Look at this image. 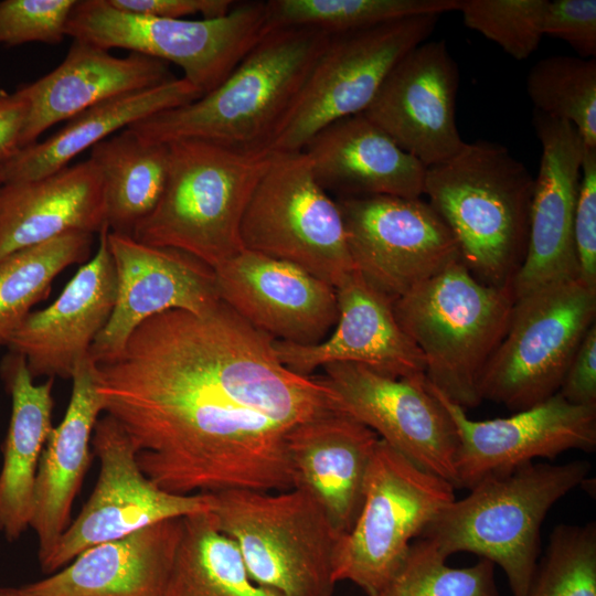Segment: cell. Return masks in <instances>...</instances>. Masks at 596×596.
Returning a JSON list of instances; mask_svg holds the SVG:
<instances>
[{
	"instance_id": "1",
	"label": "cell",
	"mask_w": 596,
	"mask_h": 596,
	"mask_svg": "<svg viewBox=\"0 0 596 596\" xmlns=\"http://www.w3.org/2000/svg\"><path fill=\"white\" fill-rule=\"evenodd\" d=\"M273 340L221 300L156 315L95 363L103 412L155 485L175 494L294 487L287 433L334 407L320 379L278 360Z\"/></svg>"
},
{
	"instance_id": "2",
	"label": "cell",
	"mask_w": 596,
	"mask_h": 596,
	"mask_svg": "<svg viewBox=\"0 0 596 596\" xmlns=\"http://www.w3.org/2000/svg\"><path fill=\"white\" fill-rule=\"evenodd\" d=\"M328 36L309 28L270 29L214 89L127 128L161 143L201 139L270 149Z\"/></svg>"
},
{
	"instance_id": "3",
	"label": "cell",
	"mask_w": 596,
	"mask_h": 596,
	"mask_svg": "<svg viewBox=\"0 0 596 596\" xmlns=\"http://www.w3.org/2000/svg\"><path fill=\"white\" fill-rule=\"evenodd\" d=\"M534 178L502 145L465 142L426 168L424 195L451 231L461 262L481 283L512 286L528 246Z\"/></svg>"
},
{
	"instance_id": "4",
	"label": "cell",
	"mask_w": 596,
	"mask_h": 596,
	"mask_svg": "<svg viewBox=\"0 0 596 596\" xmlns=\"http://www.w3.org/2000/svg\"><path fill=\"white\" fill-rule=\"evenodd\" d=\"M167 145L163 192L131 236L143 244L184 252L214 269L244 249L242 219L275 152L201 139Z\"/></svg>"
},
{
	"instance_id": "5",
	"label": "cell",
	"mask_w": 596,
	"mask_h": 596,
	"mask_svg": "<svg viewBox=\"0 0 596 596\" xmlns=\"http://www.w3.org/2000/svg\"><path fill=\"white\" fill-rule=\"evenodd\" d=\"M590 464L530 462L491 476L444 507L419 538L447 558L470 552L499 565L513 596H526L538 566L540 531L550 509L583 485Z\"/></svg>"
},
{
	"instance_id": "6",
	"label": "cell",
	"mask_w": 596,
	"mask_h": 596,
	"mask_svg": "<svg viewBox=\"0 0 596 596\" xmlns=\"http://www.w3.org/2000/svg\"><path fill=\"white\" fill-rule=\"evenodd\" d=\"M512 286L478 280L460 260L393 302L394 315L425 361V377L462 408L481 403L479 380L508 329Z\"/></svg>"
},
{
	"instance_id": "7",
	"label": "cell",
	"mask_w": 596,
	"mask_h": 596,
	"mask_svg": "<svg viewBox=\"0 0 596 596\" xmlns=\"http://www.w3.org/2000/svg\"><path fill=\"white\" fill-rule=\"evenodd\" d=\"M217 529L236 544L255 583L281 596H331L339 535L305 490L212 493Z\"/></svg>"
},
{
	"instance_id": "8",
	"label": "cell",
	"mask_w": 596,
	"mask_h": 596,
	"mask_svg": "<svg viewBox=\"0 0 596 596\" xmlns=\"http://www.w3.org/2000/svg\"><path fill=\"white\" fill-rule=\"evenodd\" d=\"M269 30L265 1L236 2L224 17L187 20L124 12L107 0L74 6L66 36L173 63L202 95L219 86Z\"/></svg>"
},
{
	"instance_id": "9",
	"label": "cell",
	"mask_w": 596,
	"mask_h": 596,
	"mask_svg": "<svg viewBox=\"0 0 596 596\" xmlns=\"http://www.w3.org/2000/svg\"><path fill=\"white\" fill-rule=\"evenodd\" d=\"M454 490L379 439L362 508L334 550V582L350 581L376 595L402 567L413 540L455 500Z\"/></svg>"
},
{
	"instance_id": "10",
	"label": "cell",
	"mask_w": 596,
	"mask_h": 596,
	"mask_svg": "<svg viewBox=\"0 0 596 596\" xmlns=\"http://www.w3.org/2000/svg\"><path fill=\"white\" fill-rule=\"evenodd\" d=\"M595 317L596 289L579 278L515 299L505 334L481 373V400L519 412L557 393Z\"/></svg>"
},
{
	"instance_id": "11",
	"label": "cell",
	"mask_w": 596,
	"mask_h": 596,
	"mask_svg": "<svg viewBox=\"0 0 596 596\" xmlns=\"http://www.w3.org/2000/svg\"><path fill=\"white\" fill-rule=\"evenodd\" d=\"M241 241L244 249L297 265L332 287L354 270L337 200L302 151L274 153L244 212Z\"/></svg>"
},
{
	"instance_id": "12",
	"label": "cell",
	"mask_w": 596,
	"mask_h": 596,
	"mask_svg": "<svg viewBox=\"0 0 596 596\" xmlns=\"http://www.w3.org/2000/svg\"><path fill=\"white\" fill-rule=\"evenodd\" d=\"M440 14H421L328 36L270 143L301 151L329 124L363 113L394 65L427 41Z\"/></svg>"
},
{
	"instance_id": "13",
	"label": "cell",
	"mask_w": 596,
	"mask_h": 596,
	"mask_svg": "<svg viewBox=\"0 0 596 596\" xmlns=\"http://www.w3.org/2000/svg\"><path fill=\"white\" fill-rule=\"evenodd\" d=\"M92 448L99 460L95 488L41 564L43 572L61 570L99 543L166 520L213 510L212 493L175 494L155 485L138 466L129 435L107 414L96 422Z\"/></svg>"
},
{
	"instance_id": "14",
	"label": "cell",
	"mask_w": 596,
	"mask_h": 596,
	"mask_svg": "<svg viewBox=\"0 0 596 596\" xmlns=\"http://www.w3.org/2000/svg\"><path fill=\"white\" fill-rule=\"evenodd\" d=\"M354 269L395 301L460 260L457 242L422 198H338Z\"/></svg>"
},
{
	"instance_id": "15",
	"label": "cell",
	"mask_w": 596,
	"mask_h": 596,
	"mask_svg": "<svg viewBox=\"0 0 596 596\" xmlns=\"http://www.w3.org/2000/svg\"><path fill=\"white\" fill-rule=\"evenodd\" d=\"M323 369L326 376L320 381L330 391L336 411L362 423L413 464L455 487L456 428L425 375L396 379L351 362Z\"/></svg>"
},
{
	"instance_id": "16",
	"label": "cell",
	"mask_w": 596,
	"mask_h": 596,
	"mask_svg": "<svg viewBox=\"0 0 596 596\" xmlns=\"http://www.w3.org/2000/svg\"><path fill=\"white\" fill-rule=\"evenodd\" d=\"M426 384L456 428L455 488L470 489L535 458L554 459L571 449L593 451L596 447V406L574 405L558 392L509 417L473 421L427 380Z\"/></svg>"
},
{
	"instance_id": "17",
	"label": "cell",
	"mask_w": 596,
	"mask_h": 596,
	"mask_svg": "<svg viewBox=\"0 0 596 596\" xmlns=\"http://www.w3.org/2000/svg\"><path fill=\"white\" fill-rule=\"evenodd\" d=\"M107 242L116 298L89 351L95 363L118 356L132 332L156 315L173 309L203 313L221 301L213 268L194 256L109 230Z\"/></svg>"
},
{
	"instance_id": "18",
	"label": "cell",
	"mask_w": 596,
	"mask_h": 596,
	"mask_svg": "<svg viewBox=\"0 0 596 596\" xmlns=\"http://www.w3.org/2000/svg\"><path fill=\"white\" fill-rule=\"evenodd\" d=\"M459 68L444 40L407 52L362 113L426 168L465 143L456 124Z\"/></svg>"
},
{
	"instance_id": "19",
	"label": "cell",
	"mask_w": 596,
	"mask_h": 596,
	"mask_svg": "<svg viewBox=\"0 0 596 596\" xmlns=\"http://www.w3.org/2000/svg\"><path fill=\"white\" fill-rule=\"evenodd\" d=\"M533 126L542 155L534 179L526 252L512 283L515 299L579 278L573 223L585 145L566 120L535 110Z\"/></svg>"
},
{
	"instance_id": "20",
	"label": "cell",
	"mask_w": 596,
	"mask_h": 596,
	"mask_svg": "<svg viewBox=\"0 0 596 596\" xmlns=\"http://www.w3.org/2000/svg\"><path fill=\"white\" fill-rule=\"evenodd\" d=\"M213 270L220 299L274 340L316 344L337 322L334 287L297 265L243 249Z\"/></svg>"
},
{
	"instance_id": "21",
	"label": "cell",
	"mask_w": 596,
	"mask_h": 596,
	"mask_svg": "<svg viewBox=\"0 0 596 596\" xmlns=\"http://www.w3.org/2000/svg\"><path fill=\"white\" fill-rule=\"evenodd\" d=\"M338 319L331 333L316 344L273 340L278 360L296 374L337 362L363 364L396 379L425 375L422 352L397 322L393 300L354 269L334 286Z\"/></svg>"
},
{
	"instance_id": "22",
	"label": "cell",
	"mask_w": 596,
	"mask_h": 596,
	"mask_svg": "<svg viewBox=\"0 0 596 596\" xmlns=\"http://www.w3.org/2000/svg\"><path fill=\"white\" fill-rule=\"evenodd\" d=\"M98 247L49 307L31 311L9 339L11 353L23 356L31 375L72 379L106 326L116 298V273L107 242Z\"/></svg>"
},
{
	"instance_id": "23",
	"label": "cell",
	"mask_w": 596,
	"mask_h": 596,
	"mask_svg": "<svg viewBox=\"0 0 596 596\" xmlns=\"http://www.w3.org/2000/svg\"><path fill=\"white\" fill-rule=\"evenodd\" d=\"M379 439L372 429L336 409L287 433L294 487L318 502L339 538L351 530L360 513Z\"/></svg>"
},
{
	"instance_id": "24",
	"label": "cell",
	"mask_w": 596,
	"mask_h": 596,
	"mask_svg": "<svg viewBox=\"0 0 596 596\" xmlns=\"http://www.w3.org/2000/svg\"><path fill=\"white\" fill-rule=\"evenodd\" d=\"M174 78L164 61L134 52L118 57L108 50L73 40L57 67L19 88L28 105L21 149L35 143L47 128L92 106Z\"/></svg>"
},
{
	"instance_id": "25",
	"label": "cell",
	"mask_w": 596,
	"mask_h": 596,
	"mask_svg": "<svg viewBox=\"0 0 596 596\" xmlns=\"http://www.w3.org/2000/svg\"><path fill=\"white\" fill-rule=\"evenodd\" d=\"M319 184L338 198H422L426 167L362 113L318 131L301 150Z\"/></svg>"
},
{
	"instance_id": "26",
	"label": "cell",
	"mask_w": 596,
	"mask_h": 596,
	"mask_svg": "<svg viewBox=\"0 0 596 596\" xmlns=\"http://www.w3.org/2000/svg\"><path fill=\"white\" fill-rule=\"evenodd\" d=\"M71 380L68 406L46 439L36 472L30 528L36 534L40 565L72 521V505L91 461L93 432L104 413L91 354L77 364Z\"/></svg>"
},
{
	"instance_id": "27",
	"label": "cell",
	"mask_w": 596,
	"mask_h": 596,
	"mask_svg": "<svg viewBox=\"0 0 596 596\" xmlns=\"http://www.w3.org/2000/svg\"><path fill=\"white\" fill-rule=\"evenodd\" d=\"M105 226L103 181L89 159L0 188V259L70 232L99 234Z\"/></svg>"
},
{
	"instance_id": "28",
	"label": "cell",
	"mask_w": 596,
	"mask_h": 596,
	"mask_svg": "<svg viewBox=\"0 0 596 596\" xmlns=\"http://www.w3.org/2000/svg\"><path fill=\"white\" fill-rule=\"evenodd\" d=\"M182 519L88 547L61 570L24 587L36 596H163Z\"/></svg>"
},
{
	"instance_id": "29",
	"label": "cell",
	"mask_w": 596,
	"mask_h": 596,
	"mask_svg": "<svg viewBox=\"0 0 596 596\" xmlns=\"http://www.w3.org/2000/svg\"><path fill=\"white\" fill-rule=\"evenodd\" d=\"M1 370L11 395V416L2 447L0 532L15 541L30 528L38 467L54 427V379L35 384L25 359L11 352Z\"/></svg>"
},
{
	"instance_id": "30",
	"label": "cell",
	"mask_w": 596,
	"mask_h": 596,
	"mask_svg": "<svg viewBox=\"0 0 596 596\" xmlns=\"http://www.w3.org/2000/svg\"><path fill=\"white\" fill-rule=\"evenodd\" d=\"M201 96L194 85L181 77L102 102L66 120V125L51 137L0 162L1 182L26 181L54 173L114 132Z\"/></svg>"
},
{
	"instance_id": "31",
	"label": "cell",
	"mask_w": 596,
	"mask_h": 596,
	"mask_svg": "<svg viewBox=\"0 0 596 596\" xmlns=\"http://www.w3.org/2000/svg\"><path fill=\"white\" fill-rule=\"evenodd\" d=\"M89 150L88 159L97 167L103 181L108 230L132 235L163 192L168 145L147 140L125 128Z\"/></svg>"
},
{
	"instance_id": "32",
	"label": "cell",
	"mask_w": 596,
	"mask_h": 596,
	"mask_svg": "<svg viewBox=\"0 0 596 596\" xmlns=\"http://www.w3.org/2000/svg\"><path fill=\"white\" fill-rule=\"evenodd\" d=\"M163 596H281L249 576L232 539L211 512L182 519V531Z\"/></svg>"
},
{
	"instance_id": "33",
	"label": "cell",
	"mask_w": 596,
	"mask_h": 596,
	"mask_svg": "<svg viewBox=\"0 0 596 596\" xmlns=\"http://www.w3.org/2000/svg\"><path fill=\"white\" fill-rule=\"evenodd\" d=\"M93 242L94 234L70 232L0 259V347L8 344L31 308L47 297L54 278L88 258Z\"/></svg>"
},
{
	"instance_id": "34",
	"label": "cell",
	"mask_w": 596,
	"mask_h": 596,
	"mask_svg": "<svg viewBox=\"0 0 596 596\" xmlns=\"http://www.w3.org/2000/svg\"><path fill=\"white\" fill-rule=\"evenodd\" d=\"M268 28H309L329 35L421 14L457 10L458 0H269Z\"/></svg>"
},
{
	"instance_id": "35",
	"label": "cell",
	"mask_w": 596,
	"mask_h": 596,
	"mask_svg": "<svg viewBox=\"0 0 596 596\" xmlns=\"http://www.w3.org/2000/svg\"><path fill=\"white\" fill-rule=\"evenodd\" d=\"M526 92L536 111L571 123L585 147L596 148L595 58H541L528 73Z\"/></svg>"
},
{
	"instance_id": "36",
	"label": "cell",
	"mask_w": 596,
	"mask_h": 596,
	"mask_svg": "<svg viewBox=\"0 0 596 596\" xmlns=\"http://www.w3.org/2000/svg\"><path fill=\"white\" fill-rule=\"evenodd\" d=\"M428 540L417 538L394 577L374 596H499L494 564L481 558L455 568Z\"/></svg>"
},
{
	"instance_id": "37",
	"label": "cell",
	"mask_w": 596,
	"mask_h": 596,
	"mask_svg": "<svg viewBox=\"0 0 596 596\" xmlns=\"http://www.w3.org/2000/svg\"><path fill=\"white\" fill-rule=\"evenodd\" d=\"M526 596H596V524H560Z\"/></svg>"
},
{
	"instance_id": "38",
	"label": "cell",
	"mask_w": 596,
	"mask_h": 596,
	"mask_svg": "<svg viewBox=\"0 0 596 596\" xmlns=\"http://www.w3.org/2000/svg\"><path fill=\"white\" fill-rule=\"evenodd\" d=\"M549 0H458L467 28L497 43L522 61L539 47Z\"/></svg>"
},
{
	"instance_id": "39",
	"label": "cell",
	"mask_w": 596,
	"mask_h": 596,
	"mask_svg": "<svg viewBox=\"0 0 596 596\" xmlns=\"http://www.w3.org/2000/svg\"><path fill=\"white\" fill-rule=\"evenodd\" d=\"M76 2L77 0L0 1V45L62 42Z\"/></svg>"
},
{
	"instance_id": "40",
	"label": "cell",
	"mask_w": 596,
	"mask_h": 596,
	"mask_svg": "<svg viewBox=\"0 0 596 596\" xmlns=\"http://www.w3.org/2000/svg\"><path fill=\"white\" fill-rule=\"evenodd\" d=\"M573 236L579 279L596 289V148H584Z\"/></svg>"
},
{
	"instance_id": "41",
	"label": "cell",
	"mask_w": 596,
	"mask_h": 596,
	"mask_svg": "<svg viewBox=\"0 0 596 596\" xmlns=\"http://www.w3.org/2000/svg\"><path fill=\"white\" fill-rule=\"evenodd\" d=\"M543 33L566 42L578 57L595 58L596 1H549L543 19Z\"/></svg>"
},
{
	"instance_id": "42",
	"label": "cell",
	"mask_w": 596,
	"mask_h": 596,
	"mask_svg": "<svg viewBox=\"0 0 596 596\" xmlns=\"http://www.w3.org/2000/svg\"><path fill=\"white\" fill-rule=\"evenodd\" d=\"M558 393L570 403L596 406V324L585 333L563 377Z\"/></svg>"
},
{
	"instance_id": "43",
	"label": "cell",
	"mask_w": 596,
	"mask_h": 596,
	"mask_svg": "<svg viewBox=\"0 0 596 596\" xmlns=\"http://www.w3.org/2000/svg\"><path fill=\"white\" fill-rule=\"evenodd\" d=\"M110 6L140 15L184 19L201 14L202 19L226 15L236 4L232 0H107Z\"/></svg>"
},
{
	"instance_id": "44",
	"label": "cell",
	"mask_w": 596,
	"mask_h": 596,
	"mask_svg": "<svg viewBox=\"0 0 596 596\" xmlns=\"http://www.w3.org/2000/svg\"><path fill=\"white\" fill-rule=\"evenodd\" d=\"M28 105L18 89L0 100V162L12 158L21 150Z\"/></svg>"
},
{
	"instance_id": "45",
	"label": "cell",
	"mask_w": 596,
	"mask_h": 596,
	"mask_svg": "<svg viewBox=\"0 0 596 596\" xmlns=\"http://www.w3.org/2000/svg\"><path fill=\"white\" fill-rule=\"evenodd\" d=\"M0 596H36L30 593L24 586L0 587Z\"/></svg>"
},
{
	"instance_id": "46",
	"label": "cell",
	"mask_w": 596,
	"mask_h": 596,
	"mask_svg": "<svg viewBox=\"0 0 596 596\" xmlns=\"http://www.w3.org/2000/svg\"><path fill=\"white\" fill-rule=\"evenodd\" d=\"M8 94L0 88V100L4 98Z\"/></svg>"
},
{
	"instance_id": "47",
	"label": "cell",
	"mask_w": 596,
	"mask_h": 596,
	"mask_svg": "<svg viewBox=\"0 0 596 596\" xmlns=\"http://www.w3.org/2000/svg\"><path fill=\"white\" fill-rule=\"evenodd\" d=\"M1 185H2V182H1V179H0V188H1Z\"/></svg>"
}]
</instances>
